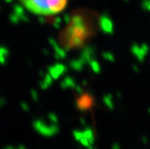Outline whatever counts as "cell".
Listing matches in <instances>:
<instances>
[{"mask_svg":"<svg viewBox=\"0 0 150 149\" xmlns=\"http://www.w3.org/2000/svg\"><path fill=\"white\" fill-rule=\"evenodd\" d=\"M91 14L83 11L72 16L71 20L61 33V42L68 49H75L82 46L91 37L94 31Z\"/></svg>","mask_w":150,"mask_h":149,"instance_id":"cell-1","label":"cell"},{"mask_svg":"<svg viewBox=\"0 0 150 149\" xmlns=\"http://www.w3.org/2000/svg\"><path fill=\"white\" fill-rule=\"evenodd\" d=\"M21 2L32 14L53 16L64 10L68 0H21Z\"/></svg>","mask_w":150,"mask_h":149,"instance_id":"cell-2","label":"cell"},{"mask_svg":"<svg viewBox=\"0 0 150 149\" xmlns=\"http://www.w3.org/2000/svg\"><path fill=\"white\" fill-rule=\"evenodd\" d=\"M91 105V98L87 96V95H84L81 99L79 100V107H82V109H87V107H90Z\"/></svg>","mask_w":150,"mask_h":149,"instance_id":"cell-3","label":"cell"}]
</instances>
